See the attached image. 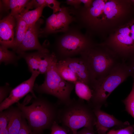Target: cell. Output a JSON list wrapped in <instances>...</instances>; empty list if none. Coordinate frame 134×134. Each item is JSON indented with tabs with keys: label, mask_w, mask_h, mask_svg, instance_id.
I'll use <instances>...</instances> for the list:
<instances>
[{
	"label": "cell",
	"mask_w": 134,
	"mask_h": 134,
	"mask_svg": "<svg viewBox=\"0 0 134 134\" xmlns=\"http://www.w3.org/2000/svg\"><path fill=\"white\" fill-rule=\"evenodd\" d=\"M77 26L87 35L105 40L117 29L134 19L131 0H93L91 6L68 7Z\"/></svg>",
	"instance_id": "6da1fadb"
},
{
	"label": "cell",
	"mask_w": 134,
	"mask_h": 134,
	"mask_svg": "<svg viewBox=\"0 0 134 134\" xmlns=\"http://www.w3.org/2000/svg\"><path fill=\"white\" fill-rule=\"evenodd\" d=\"M30 100L28 97L22 103L17 102L16 105L33 131L37 134H43L44 130L51 129L55 122L59 123V108L57 104L40 96L34 98L31 101V104L26 106Z\"/></svg>",
	"instance_id": "7a4b0ae2"
},
{
	"label": "cell",
	"mask_w": 134,
	"mask_h": 134,
	"mask_svg": "<svg viewBox=\"0 0 134 134\" xmlns=\"http://www.w3.org/2000/svg\"><path fill=\"white\" fill-rule=\"evenodd\" d=\"M130 76L132 74L128 64L124 61L119 63L107 74L90 86L92 96L87 103L93 109H101L112 92Z\"/></svg>",
	"instance_id": "3957f363"
},
{
	"label": "cell",
	"mask_w": 134,
	"mask_h": 134,
	"mask_svg": "<svg viewBox=\"0 0 134 134\" xmlns=\"http://www.w3.org/2000/svg\"><path fill=\"white\" fill-rule=\"evenodd\" d=\"M59 123L69 128L72 134H77L82 127L94 130L96 118L93 109L84 100L72 99L68 103L59 108Z\"/></svg>",
	"instance_id": "277c9868"
},
{
	"label": "cell",
	"mask_w": 134,
	"mask_h": 134,
	"mask_svg": "<svg viewBox=\"0 0 134 134\" xmlns=\"http://www.w3.org/2000/svg\"><path fill=\"white\" fill-rule=\"evenodd\" d=\"M80 55L89 68L93 83L105 76L123 61H120L122 60L111 50L100 43H95Z\"/></svg>",
	"instance_id": "5b68a950"
},
{
	"label": "cell",
	"mask_w": 134,
	"mask_h": 134,
	"mask_svg": "<svg viewBox=\"0 0 134 134\" xmlns=\"http://www.w3.org/2000/svg\"><path fill=\"white\" fill-rule=\"evenodd\" d=\"M76 26L70 27L68 30L57 39L54 53L58 61L80 54L95 43L93 38L82 33Z\"/></svg>",
	"instance_id": "8992f818"
},
{
	"label": "cell",
	"mask_w": 134,
	"mask_h": 134,
	"mask_svg": "<svg viewBox=\"0 0 134 134\" xmlns=\"http://www.w3.org/2000/svg\"><path fill=\"white\" fill-rule=\"evenodd\" d=\"M58 60L55 57L47 72L43 83L35 84L34 90L39 93L52 95L58 99L57 104L62 105L71 100V94L74 88V83L64 79L58 73L56 66Z\"/></svg>",
	"instance_id": "52a82bcc"
},
{
	"label": "cell",
	"mask_w": 134,
	"mask_h": 134,
	"mask_svg": "<svg viewBox=\"0 0 134 134\" xmlns=\"http://www.w3.org/2000/svg\"><path fill=\"white\" fill-rule=\"evenodd\" d=\"M126 61L134 56V19L120 26L100 43Z\"/></svg>",
	"instance_id": "ba28073f"
},
{
	"label": "cell",
	"mask_w": 134,
	"mask_h": 134,
	"mask_svg": "<svg viewBox=\"0 0 134 134\" xmlns=\"http://www.w3.org/2000/svg\"><path fill=\"white\" fill-rule=\"evenodd\" d=\"M74 21L68 7L62 6L59 12L53 13L47 19L45 27L42 29V34L48 35L66 32L68 30L69 25Z\"/></svg>",
	"instance_id": "9c48e42d"
},
{
	"label": "cell",
	"mask_w": 134,
	"mask_h": 134,
	"mask_svg": "<svg viewBox=\"0 0 134 134\" xmlns=\"http://www.w3.org/2000/svg\"><path fill=\"white\" fill-rule=\"evenodd\" d=\"M39 74L37 72L32 73L29 79L12 89L8 97L0 103V112L19 102L20 100L30 92L34 98L36 97L34 92V87L35 80Z\"/></svg>",
	"instance_id": "30bf717a"
},
{
	"label": "cell",
	"mask_w": 134,
	"mask_h": 134,
	"mask_svg": "<svg viewBox=\"0 0 134 134\" xmlns=\"http://www.w3.org/2000/svg\"><path fill=\"white\" fill-rule=\"evenodd\" d=\"M43 22L42 19H40L35 24L28 27L22 42L15 50L16 52L20 54L26 51L33 50L42 52H49L40 44L38 40L39 35L42 33L40 27Z\"/></svg>",
	"instance_id": "8fae6325"
},
{
	"label": "cell",
	"mask_w": 134,
	"mask_h": 134,
	"mask_svg": "<svg viewBox=\"0 0 134 134\" xmlns=\"http://www.w3.org/2000/svg\"><path fill=\"white\" fill-rule=\"evenodd\" d=\"M96 118L95 126L97 134H106L108 130L114 127L121 129L130 125L127 122H123L109 114L100 108L93 109Z\"/></svg>",
	"instance_id": "7c38bea8"
},
{
	"label": "cell",
	"mask_w": 134,
	"mask_h": 134,
	"mask_svg": "<svg viewBox=\"0 0 134 134\" xmlns=\"http://www.w3.org/2000/svg\"><path fill=\"white\" fill-rule=\"evenodd\" d=\"M60 61L75 74L79 81L90 87L93 80L87 65L81 58H70Z\"/></svg>",
	"instance_id": "4fadbf2b"
},
{
	"label": "cell",
	"mask_w": 134,
	"mask_h": 134,
	"mask_svg": "<svg viewBox=\"0 0 134 134\" xmlns=\"http://www.w3.org/2000/svg\"><path fill=\"white\" fill-rule=\"evenodd\" d=\"M16 20L15 17L10 14L0 21V45L12 48L14 42Z\"/></svg>",
	"instance_id": "5bb4252c"
},
{
	"label": "cell",
	"mask_w": 134,
	"mask_h": 134,
	"mask_svg": "<svg viewBox=\"0 0 134 134\" xmlns=\"http://www.w3.org/2000/svg\"><path fill=\"white\" fill-rule=\"evenodd\" d=\"M23 117L22 113L20 109L17 106L13 107L8 125L9 134H19Z\"/></svg>",
	"instance_id": "9a60e30c"
},
{
	"label": "cell",
	"mask_w": 134,
	"mask_h": 134,
	"mask_svg": "<svg viewBox=\"0 0 134 134\" xmlns=\"http://www.w3.org/2000/svg\"><path fill=\"white\" fill-rule=\"evenodd\" d=\"M16 25L14 39L12 48L15 50L21 44L25 35L28 26L19 15L15 16Z\"/></svg>",
	"instance_id": "2e32d148"
},
{
	"label": "cell",
	"mask_w": 134,
	"mask_h": 134,
	"mask_svg": "<svg viewBox=\"0 0 134 134\" xmlns=\"http://www.w3.org/2000/svg\"><path fill=\"white\" fill-rule=\"evenodd\" d=\"M46 52L38 51L36 52L30 53L24 52L20 55V56L23 58L26 61L29 69L32 73L35 72L39 73L38 72L39 64L42 56Z\"/></svg>",
	"instance_id": "e0dca14e"
},
{
	"label": "cell",
	"mask_w": 134,
	"mask_h": 134,
	"mask_svg": "<svg viewBox=\"0 0 134 134\" xmlns=\"http://www.w3.org/2000/svg\"><path fill=\"white\" fill-rule=\"evenodd\" d=\"M2 1L7 9H11L10 14L15 17L20 14L24 10L25 7L30 1L28 0H4Z\"/></svg>",
	"instance_id": "ac0fdd59"
},
{
	"label": "cell",
	"mask_w": 134,
	"mask_h": 134,
	"mask_svg": "<svg viewBox=\"0 0 134 134\" xmlns=\"http://www.w3.org/2000/svg\"><path fill=\"white\" fill-rule=\"evenodd\" d=\"M45 7V5H43L32 10L26 8L19 15L29 27L35 24L40 19L43 9Z\"/></svg>",
	"instance_id": "d6986e66"
},
{
	"label": "cell",
	"mask_w": 134,
	"mask_h": 134,
	"mask_svg": "<svg viewBox=\"0 0 134 134\" xmlns=\"http://www.w3.org/2000/svg\"><path fill=\"white\" fill-rule=\"evenodd\" d=\"M56 66L58 73L64 80L74 84L79 81L75 74L61 61H57Z\"/></svg>",
	"instance_id": "ffe728a7"
},
{
	"label": "cell",
	"mask_w": 134,
	"mask_h": 134,
	"mask_svg": "<svg viewBox=\"0 0 134 134\" xmlns=\"http://www.w3.org/2000/svg\"><path fill=\"white\" fill-rule=\"evenodd\" d=\"M74 84L75 93L79 98L87 102L90 101L92 96V91L90 87L79 81L76 82Z\"/></svg>",
	"instance_id": "44dd1931"
},
{
	"label": "cell",
	"mask_w": 134,
	"mask_h": 134,
	"mask_svg": "<svg viewBox=\"0 0 134 134\" xmlns=\"http://www.w3.org/2000/svg\"><path fill=\"white\" fill-rule=\"evenodd\" d=\"M17 57L14 53L8 50V48L0 45V63L5 65L14 63Z\"/></svg>",
	"instance_id": "7402d4cb"
},
{
	"label": "cell",
	"mask_w": 134,
	"mask_h": 134,
	"mask_svg": "<svg viewBox=\"0 0 134 134\" xmlns=\"http://www.w3.org/2000/svg\"><path fill=\"white\" fill-rule=\"evenodd\" d=\"M133 80L132 90L123 102L125 105L126 110L134 118V79Z\"/></svg>",
	"instance_id": "603a6c76"
},
{
	"label": "cell",
	"mask_w": 134,
	"mask_h": 134,
	"mask_svg": "<svg viewBox=\"0 0 134 134\" xmlns=\"http://www.w3.org/2000/svg\"><path fill=\"white\" fill-rule=\"evenodd\" d=\"M61 3L58 1L55 0H45V5L53 10V13H56L60 10Z\"/></svg>",
	"instance_id": "cb8c5ba5"
},
{
	"label": "cell",
	"mask_w": 134,
	"mask_h": 134,
	"mask_svg": "<svg viewBox=\"0 0 134 134\" xmlns=\"http://www.w3.org/2000/svg\"><path fill=\"white\" fill-rule=\"evenodd\" d=\"M19 134H37L31 129L29 126L26 119L23 116L21 127Z\"/></svg>",
	"instance_id": "d4e9b609"
},
{
	"label": "cell",
	"mask_w": 134,
	"mask_h": 134,
	"mask_svg": "<svg viewBox=\"0 0 134 134\" xmlns=\"http://www.w3.org/2000/svg\"><path fill=\"white\" fill-rule=\"evenodd\" d=\"M12 89L8 84L2 86L0 88V103H2L8 97Z\"/></svg>",
	"instance_id": "484cf974"
},
{
	"label": "cell",
	"mask_w": 134,
	"mask_h": 134,
	"mask_svg": "<svg viewBox=\"0 0 134 134\" xmlns=\"http://www.w3.org/2000/svg\"><path fill=\"white\" fill-rule=\"evenodd\" d=\"M50 130L51 134H68L67 131L63 126L59 125L57 122H55L52 126Z\"/></svg>",
	"instance_id": "4316f807"
},
{
	"label": "cell",
	"mask_w": 134,
	"mask_h": 134,
	"mask_svg": "<svg viewBox=\"0 0 134 134\" xmlns=\"http://www.w3.org/2000/svg\"><path fill=\"white\" fill-rule=\"evenodd\" d=\"M116 134H133L134 125H129L126 127L116 130Z\"/></svg>",
	"instance_id": "83f0119b"
},
{
	"label": "cell",
	"mask_w": 134,
	"mask_h": 134,
	"mask_svg": "<svg viewBox=\"0 0 134 134\" xmlns=\"http://www.w3.org/2000/svg\"><path fill=\"white\" fill-rule=\"evenodd\" d=\"M67 4L70 5L75 8H79L82 3L81 0H67L66 1Z\"/></svg>",
	"instance_id": "f1b7e54d"
},
{
	"label": "cell",
	"mask_w": 134,
	"mask_h": 134,
	"mask_svg": "<svg viewBox=\"0 0 134 134\" xmlns=\"http://www.w3.org/2000/svg\"><path fill=\"white\" fill-rule=\"evenodd\" d=\"M77 134H96L94 130H92L86 127L77 131Z\"/></svg>",
	"instance_id": "f546056e"
},
{
	"label": "cell",
	"mask_w": 134,
	"mask_h": 134,
	"mask_svg": "<svg viewBox=\"0 0 134 134\" xmlns=\"http://www.w3.org/2000/svg\"><path fill=\"white\" fill-rule=\"evenodd\" d=\"M129 60L130 62L127 64L132 73V77L134 79V56Z\"/></svg>",
	"instance_id": "4dcf8cb0"
},
{
	"label": "cell",
	"mask_w": 134,
	"mask_h": 134,
	"mask_svg": "<svg viewBox=\"0 0 134 134\" xmlns=\"http://www.w3.org/2000/svg\"><path fill=\"white\" fill-rule=\"evenodd\" d=\"M82 3L84 4L83 7L86 8L90 7L92 4L93 0H81Z\"/></svg>",
	"instance_id": "1f68e13d"
},
{
	"label": "cell",
	"mask_w": 134,
	"mask_h": 134,
	"mask_svg": "<svg viewBox=\"0 0 134 134\" xmlns=\"http://www.w3.org/2000/svg\"><path fill=\"white\" fill-rule=\"evenodd\" d=\"M106 134H116V130H111L108 132Z\"/></svg>",
	"instance_id": "d6a6232c"
},
{
	"label": "cell",
	"mask_w": 134,
	"mask_h": 134,
	"mask_svg": "<svg viewBox=\"0 0 134 134\" xmlns=\"http://www.w3.org/2000/svg\"><path fill=\"white\" fill-rule=\"evenodd\" d=\"M131 1L134 9V0H131Z\"/></svg>",
	"instance_id": "836d02e7"
}]
</instances>
